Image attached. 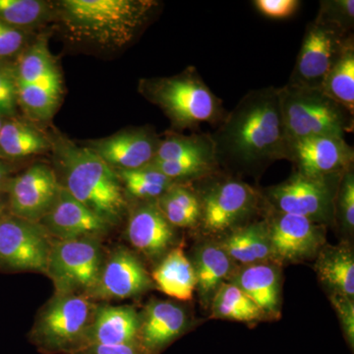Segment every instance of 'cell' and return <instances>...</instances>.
Here are the masks:
<instances>
[{
	"instance_id": "obj_1",
	"label": "cell",
	"mask_w": 354,
	"mask_h": 354,
	"mask_svg": "<svg viewBox=\"0 0 354 354\" xmlns=\"http://www.w3.org/2000/svg\"><path fill=\"white\" fill-rule=\"evenodd\" d=\"M209 134L218 167L256 174L276 160H288L279 88L249 91Z\"/></svg>"
},
{
	"instance_id": "obj_2",
	"label": "cell",
	"mask_w": 354,
	"mask_h": 354,
	"mask_svg": "<svg viewBox=\"0 0 354 354\" xmlns=\"http://www.w3.org/2000/svg\"><path fill=\"white\" fill-rule=\"evenodd\" d=\"M158 6L153 0H64L60 12L72 38L115 50L136 38Z\"/></svg>"
},
{
	"instance_id": "obj_3",
	"label": "cell",
	"mask_w": 354,
	"mask_h": 354,
	"mask_svg": "<svg viewBox=\"0 0 354 354\" xmlns=\"http://www.w3.org/2000/svg\"><path fill=\"white\" fill-rule=\"evenodd\" d=\"M51 145L64 181L60 185L111 225L120 220L125 199L118 172L88 147L76 145L64 137H58Z\"/></svg>"
},
{
	"instance_id": "obj_4",
	"label": "cell",
	"mask_w": 354,
	"mask_h": 354,
	"mask_svg": "<svg viewBox=\"0 0 354 354\" xmlns=\"http://www.w3.org/2000/svg\"><path fill=\"white\" fill-rule=\"evenodd\" d=\"M141 90L181 129H195L204 123L218 125L227 113L194 66L178 75L145 80Z\"/></svg>"
},
{
	"instance_id": "obj_5",
	"label": "cell",
	"mask_w": 354,
	"mask_h": 354,
	"mask_svg": "<svg viewBox=\"0 0 354 354\" xmlns=\"http://www.w3.org/2000/svg\"><path fill=\"white\" fill-rule=\"evenodd\" d=\"M279 94L290 142L318 136L344 138L346 133L353 131V114L330 100L321 88L286 83L279 88Z\"/></svg>"
},
{
	"instance_id": "obj_6",
	"label": "cell",
	"mask_w": 354,
	"mask_h": 354,
	"mask_svg": "<svg viewBox=\"0 0 354 354\" xmlns=\"http://www.w3.org/2000/svg\"><path fill=\"white\" fill-rule=\"evenodd\" d=\"M95 308L82 295H55L39 313L30 341L44 354H73L82 348Z\"/></svg>"
},
{
	"instance_id": "obj_7",
	"label": "cell",
	"mask_w": 354,
	"mask_h": 354,
	"mask_svg": "<svg viewBox=\"0 0 354 354\" xmlns=\"http://www.w3.org/2000/svg\"><path fill=\"white\" fill-rule=\"evenodd\" d=\"M102 265L97 237L55 242L51 245L46 274L57 295H86L94 288Z\"/></svg>"
},
{
	"instance_id": "obj_8",
	"label": "cell",
	"mask_w": 354,
	"mask_h": 354,
	"mask_svg": "<svg viewBox=\"0 0 354 354\" xmlns=\"http://www.w3.org/2000/svg\"><path fill=\"white\" fill-rule=\"evenodd\" d=\"M342 174L307 176L295 172L288 180L269 188L268 199L279 213L305 216L314 223L329 221L334 216Z\"/></svg>"
},
{
	"instance_id": "obj_9",
	"label": "cell",
	"mask_w": 354,
	"mask_h": 354,
	"mask_svg": "<svg viewBox=\"0 0 354 354\" xmlns=\"http://www.w3.org/2000/svg\"><path fill=\"white\" fill-rule=\"evenodd\" d=\"M351 39L353 34L342 31L337 26L317 19L310 22L288 83L321 88Z\"/></svg>"
},
{
	"instance_id": "obj_10",
	"label": "cell",
	"mask_w": 354,
	"mask_h": 354,
	"mask_svg": "<svg viewBox=\"0 0 354 354\" xmlns=\"http://www.w3.org/2000/svg\"><path fill=\"white\" fill-rule=\"evenodd\" d=\"M51 245L39 223L12 215L0 221V270L46 272Z\"/></svg>"
},
{
	"instance_id": "obj_11",
	"label": "cell",
	"mask_w": 354,
	"mask_h": 354,
	"mask_svg": "<svg viewBox=\"0 0 354 354\" xmlns=\"http://www.w3.org/2000/svg\"><path fill=\"white\" fill-rule=\"evenodd\" d=\"M201 202L203 227L209 232H225L250 215L257 206L258 194L248 184L227 178L208 184L198 194Z\"/></svg>"
},
{
	"instance_id": "obj_12",
	"label": "cell",
	"mask_w": 354,
	"mask_h": 354,
	"mask_svg": "<svg viewBox=\"0 0 354 354\" xmlns=\"http://www.w3.org/2000/svg\"><path fill=\"white\" fill-rule=\"evenodd\" d=\"M60 183L46 165H35L14 178L7 188L11 215L39 223L57 199Z\"/></svg>"
},
{
	"instance_id": "obj_13",
	"label": "cell",
	"mask_w": 354,
	"mask_h": 354,
	"mask_svg": "<svg viewBox=\"0 0 354 354\" xmlns=\"http://www.w3.org/2000/svg\"><path fill=\"white\" fill-rule=\"evenodd\" d=\"M152 285L138 258L124 248H118L102 263L94 288L85 297L97 300H120L137 297Z\"/></svg>"
},
{
	"instance_id": "obj_14",
	"label": "cell",
	"mask_w": 354,
	"mask_h": 354,
	"mask_svg": "<svg viewBox=\"0 0 354 354\" xmlns=\"http://www.w3.org/2000/svg\"><path fill=\"white\" fill-rule=\"evenodd\" d=\"M288 160L304 176H332L353 165L354 150L342 137H310L290 142Z\"/></svg>"
},
{
	"instance_id": "obj_15",
	"label": "cell",
	"mask_w": 354,
	"mask_h": 354,
	"mask_svg": "<svg viewBox=\"0 0 354 354\" xmlns=\"http://www.w3.org/2000/svg\"><path fill=\"white\" fill-rule=\"evenodd\" d=\"M39 223L58 241L97 237L108 232L111 227V223L84 206L62 185L50 211Z\"/></svg>"
},
{
	"instance_id": "obj_16",
	"label": "cell",
	"mask_w": 354,
	"mask_h": 354,
	"mask_svg": "<svg viewBox=\"0 0 354 354\" xmlns=\"http://www.w3.org/2000/svg\"><path fill=\"white\" fill-rule=\"evenodd\" d=\"M160 143L152 130L137 128L93 142L88 148L115 171H132L152 164Z\"/></svg>"
},
{
	"instance_id": "obj_17",
	"label": "cell",
	"mask_w": 354,
	"mask_h": 354,
	"mask_svg": "<svg viewBox=\"0 0 354 354\" xmlns=\"http://www.w3.org/2000/svg\"><path fill=\"white\" fill-rule=\"evenodd\" d=\"M267 227L272 254L281 260L309 257L316 252L322 239L316 223L305 216L277 212Z\"/></svg>"
},
{
	"instance_id": "obj_18",
	"label": "cell",
	"mask_w": 354,
	"mask_h": 354,
	"mask_svg": "<svg viewBox=\"0 0 354 354\" xmlns=\"http://www.w3.org/2000/svg\"><path fill=\"white\" fill-rule=\"evenodd\" d=\"M186 324L181 307L169 301L152 302L140 318L137 342L147 353L160 354L183 334Z\"/></svg>"
},
{
	"instance_id": "obj_19",
	"label": "cell",
	"mask_w": 354,
	"mask_h": 354,
	"mask_svg": "<svg viewBox=\"0 0 354 354\" xmlns=\"http://www.w3.org/2000/svg\"><path fill=\"white\" fill-rule=\"evenodd\" d=\"M139 327L140 317L132 307H97L80 349L137 342Z\"/></svg>"
},
{
	"instance_id": "obj_20",
	"label": "cell",
	"mask_w": 354,
	"mask_h": 354,
	"mask_svg": "<svg viewBox=\"0 0 354 354\" xmlns=\"http://www.w3.org/2000/svg\"><path fill=\"white\" fill-rule=\"evenodd\" d=\"M130 243L150 257L160 255L174 237V227L162 215L157 202H148L133 212L127 227Z\"/></svg>"
},
{
	"instance_id": "obj_21",
	"label": "cell",
	"mask_w": 354,
	"mask_h": 354,
	"mask_svg": "<svg viewBox=\"0 0 354 354\" xmlns=\"http://www.w3.org/2000/svg\"><path fill=\"white\" fill-rule=\"evenodd\" d=\"M153 279L162 292L181 301L190 300L197 286L194 266L181 248L165 256L153 271Z\"/></svg>"
},
{
	"instance_id": "obj_22",
	"label": "cell",
	"mask_w": 354,
	"mask_h": 354,
	"mask_svg": "<svg viewBox=\"0 0 354 354\" xmlns=\"http://www.w3.org/2000/svg\"><path fill=\"white\" fill-rule=\"evenodd\" d=\"M223 250L230 259L242 264H261L271 257V242L264 223L239 228L225 239Z\"/></svg>"
},
{
	"instance_id": "obj_23",
	"label": "cell",
	"mask_w": 354,
	"mask_h": 354,
	"mask_svg": "<svg viewBox=\"0 0 354 354\" xmlns=\"http://www.w3.org/2000/svg\"><path fill=\"white\" fill-rule=\"evenodd\" d=\"M263 312H274L279 304V276L264 263L249 266L237 277L236 283Z\"/></svg>"
},
{
	"instance_id": "obj_24",
	"label": "cell",
	"mask_w": 354,
	"mask_h": 354,
	"mask_svg": "<svg viewBox=\"0 0 354 354\" xmlns=\"http://www.w3.org/2000/svg\"><path fill=\"white\" fill-rule=\"evenodd\" d=\"M319 277L335 291V295L351 298L354 295V258L344 246L324 250L317 263Z\"/></svg>"
},
{
	"instance_id": "obj_25",
	"label": "cell",
	"mask_w": 354,
	"mask_h": 354,
	"mask_svg": "<svg viewBox=\"0 0 354 354\" xmlns=\"http://www.w3.org/2000/svg\"><path fill=\"white\" fill-rule=\"evenodd\" d=\"M50 145L43 133L21 121H7L0 129V156L4 158L29 157L44 152Z\"/></svg>"
},
{
	"instance_id": "obj_26",
	"label": "cell",
	"mask_w": 354,
	"mask_h": 354,
	"mask_svg": "<svg viewBox=\"0 0 354 354\" xmlns=\"http://www.w3.org/2000/svg\"><path fill=\"white\" fill-rule=\"evenodd\" d=\"M157 200L158 208L172 227H194L201 218L199 196L186 186L174 183Z\"/></svg>"
},
{
	"instance_id": "obj_27",
	"label": "cell",
	"mask_w": 354,
	"mask_h": 354,
	"mask_svg": "<svg viewBox=\"0 0 354 354\" xmlns=\"http://www.w3.org/2000/svg\"><path fill=\"white\" fill-rule=\"evenodd\" d=\"M321 90L354 115V38L326 76Z\"/></svg>"
},
{
	"instance_id": "obj_28",
	"label": "cell",
	"mask_w": 354,
	"mask_h": 354,
	"mask_svg": "<svg viewBox=\"0 0 354 354\" xmlns=\"http://www.w3.org/2000/svg\"><path fill=\"white\" fill-rule=\"evenodd\" d=\"M187 158H203L216 160L213 142L209 133L169 135L165 140H160V146L152 162H169Z\"/></svg>"
},
{
	"instance_id": "obj_29",
	"label": "cell",
	"mask_w": 354,
	"mask_h": 354,
	"mask_svg": "<svg viewBox=\"0 0 354 354\" xmlns=\"http://www.w3.org/2000/svg\"><path fill=\"white\" fill-rule=\"evenodd\" d=\"M194 269L200 295L209 297L230 272V258L223 247L209 244L198 252Z\"/></svg>"
},
{
	"instance_id": "obj_30",
	"label": "cell",
	"mask_w": 354,
	"mask_h": 354,
	"mask_svg": "<svg viewBox=\"0 0 354 354\" xmlns=\"http://www.w3.org/2000/svg\"><path fill=\"white\" fill-rule=\"evenodd\" d=\"M18 101L32 118L48 120L57 109L62 93V77L34 84L17 86Z\"/></svg>"
},
{
	"instance_id": "obj_31",
	"label": "cell",
	"mask_w": 354,
	"mask_h": 354,
	"mask_svg": "<svg viewBox=\"0 0 354 354\" xmlns=\"http://www.w3.org/2000/svg\"><path fill=\"white\" fill-rule=\"evenodd\" d=\"M264 312L245 292L235 285H221L213 302L216 318L239 322H251L259 319Z\"/></svg>"
},
{
	"instance_id": "obj_32",
	"label": "cell",
	"mask_w": 354,
	"mask_h": 354,
	"mask_svg": "<svg viewBox=\"0 0 354 354\" xmlns=\"http://www.w3.org/2000/svg\"><path fill=\"white\" fill-rule=\"evenodd\" d=\"M57 77H60L59 72L43 39L26 51L16 70L17 86L34 85Z\"/></svg>"
},
{
	"instance_id": "obj_33",
	"label": "cell",
	"mask_w": 354,
	"mask_h": 354,
	"mask_svg": "<svg viewBox=\"0 0 354 354\" xmlns=\"http://www.w3.org/2000/svg\"><path fill=\"white\" fill-rule=\"evenodd\" d=\"M116 172L128 194L137 199H158L176 183L151 164L132 171Z\"/></svg>"
},
{
	"instance_id": "obj_34",
	"label": "cell",
	"mask_w": 354,
	"mask_h": 354,
	"mask_svg": "<svg viewBox=\"0 0 354 354\" xmlns=\"http://www.w3.org/2000/svg\"><path fill=\"white\" fill-rule=\"evenodd\" d=\"M50 14L48 2L41 0H0V20L13 27L43 22Z\"/></svg>"
},
{
	"instance_id": "obj_35",
	"label": "cell",
	"mask_w": 354,
	"mask_h": 354,
	"mask_svg": "<svg viewBox=\"0 0 354 354\" xmlns=\"http://www.w3.org/2000/svg\"><path fill=\"white\" fill-rule=\"evenodd\" d=\"M176 183L179 179L200 178L214 174L218 169L215 160L203 158H187L169 162L151 164Z\"/></svg>"
},
{
	"instance_id": "obj_36",
	"label": "cell",
	"mask_w": 354,
	"mask_h": 354,
	"mask_svg": "<svg viewBox=\"0 0 354 354\" xmlns=\"http://www.w3.org/2000/svg\"><path fill=\"white\" fill-rule=\"evenodd\" d=\"M315 19L337 28L348 34H353V0H322Z\"/></svg>"
},
{
	"instance_id": "obj_37",
	"label": "cell",
	"mask_w": 354,
	"mask_h": 354,
	"mask_svg": "<svg viewBox=\"0 0 354 354\" xmlns=\"http://www.w3.org/2000/svg\"><path fill=\"white\" fill-rule=\"evenodd\" d=\"M342 227L353 232L354 227V171L353 165L344 171L335 195L334 214Z\"/></svg>"
},
{
	"instance_id": "obj_38",
	"label": "cell",
	"mask_w": 354,
	"mask_h": 354,
	"mask_svg": "<svg viewBox=\"0 0 354 354\" xmlns=\"http://www.w3.org/2000/svg\"><path fill=\"white\" fill-rule=\"evenodd\" d=\"M18 102L16 71L0 65V116L11 115Z\"/></svg>"
},
{
	"instance_id": "obj_39",
	"label": "cell",
	"mask_w": 354,
	"mask_h": 354,
	"mask_svg": "<svg viewBox=\"0 0 354 354\" xmlns=\"http://www.w3.org/2000/svg\"><path fill=\"white\" fill-rule=\"evenodd\" d=\"M254 6L263 15L272 19H286L297 13L301 2L298 0H256Z\"/></svg>"
},
{
	"instance_id": "obj_40",
	"label": "cell",
	"mask_w": 354,
	"mask_h": 354,
	"mask_svg": "<svg viewBox=\"0 0 354 354\" xmlns=\"http://www.w3.org/2000/svg\"><path fill=\"white\" fill-rule=\"evenodd\" d=\"M25 34L22 30L0 20V57L13 55L24 44Z\"/></svg>"
},
{
	"instance_id": "obj_41",
	"label": "cell",
	"mask_w": 354,
	"mask_h": 354,
	"mask_svg": "<svg viewBox=\"0 0 354 354\" xmlns=\"http://www.w3.org/2000/svg\"><path fill=\"white\" fill-rule=\"evenodd\" d=\"M332 302L341 318L344 334L351 348L354 344V305L351 298L332 295Z\"/></svg>"
},
{
	"instance_id": "obj_42",
	"label": "cell",
	"mask_w": 354,
	"mask_h": 354,
	"mask_svg": "<svg viewBox=\"0 0 354 354\" xmlns=\"http://www.w3.org/2000/svg\"><path fill=\"white\" fill-rule=\"evenodd\" d=\"M73 354H149L140 346L138 342L132 344H113V346H87Z\"/></svg>"
},
{
	"instance_id": "obj_43",
	"label": "cell",
	"mask_w": 354,
	"mask_h": 354,
	"mask_svg": "<svg viewBox=\"0 0 354 354\" xmlns=\"http://www.w3.org/2000/svg\"><path fill=\"white\" fill-rule=\"evenodd\" d=\"M10 179L8 167L0 162V195L6 193Z\"/></svg>"
},
{
	"instance_id": "obj_44",
	"label": "cell",
	"mask_w": 354,
	"mask_h": 354,
	"mask_svg": "<svg viewBox=\"0 0 354 354\" xmlns=\"http://www.w3.org/2000/svg\"><path fill=\"white\" fill-rule=\"evenodd\" d=\"M7 206H8V202H6L4 198L0 195V221L6 216L4 213H6Z\"/></svg>"
},
{
	"instance_id": "obj_45",
	"label": "cell",
	"mask_w": 354,
	"mask_h": 354,
	"mask_svg": "<svg viewBox=\"0 0 354 354\" xmlns=\"http://www.w3.org/2000/svg\"><path fill=\"white\" fill-rule=\"evenodd\" d=\"M3 120H2L1 116H0V129H1L2 125H3Z\"/></svg>"
}]
</instances>
